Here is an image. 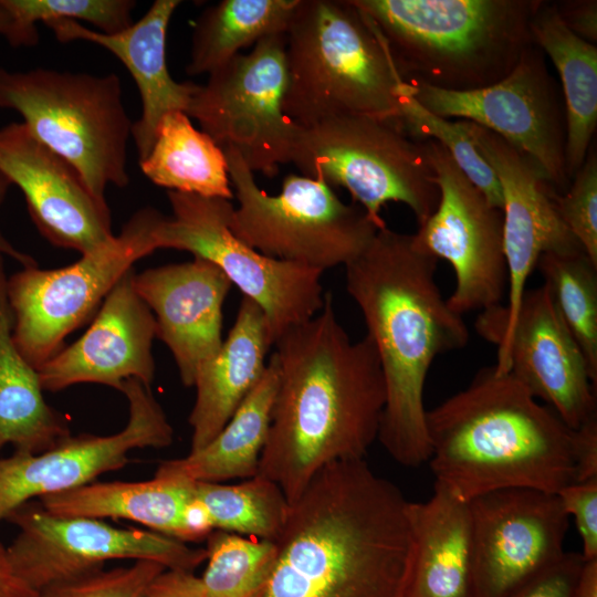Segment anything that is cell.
<instances>
[{"label":"cell","instance_id":"cell-40","mask_svg":"<svg viewBox=\"0 0 597 597\" xmlns=\"http://www.w3.org/2000/svg\"><path fill=\"white\" fill-rule=\"evenodd\" d=\"M584 562L580 553L565 552L507 597H573Z\"/></svg>","mask_w":597,"mask_h":597},{"label":"cell","instance_id":"cell-37","mask_svg":"<svg viewBox=\"0 0 597 597\" xmlns=\"http://www.w3.org/2000/svg\"><path fill=\"white\" fill-rule=\"evenodd\" d=\"M556 210L584 252L597 264V153L595 144L570 179L553 197Z\"/></svg>","mask_w":597,"mask_h":597},{"label":"cell","instance_id":"cell-28","mask_svg":"<svg viewBox=\"0 0 597 597\" xmlns=\"http://www.w3.org/2000/svg\"><path fill=\"white\" fill-rule=\"evenodd\" d=\"M530 31L533 43L548 55L559 75L566 117V169L572 179L583 165L597 128V45L575 35L551 1L542 0Z\"/></svg>","mask_w":597,"mask_h":597},{"label":"cell","instance_id":"cell-27","mask_svg":"<svg viewBox=\"0 0 597 597\" xmlns=\"http://www.w3.org/2000/svg\"><path fill=\"white\" fill-rule=\"evenodd\" d=\"M279 386L274 354L265 370L221 431L205 447L180 459L163 461L156 478L212 482L258 474Z\"/></svg>","mask_w":597,"mask_h":597},{"label":"cell","instance_id":"cell-12","mask_svg":"<svg viewBox=\"0 0 597 597\" xmlns=\"http://www.w3.org/2000/svg\"><path fill=\"white\" fill-rule=\"evenodd\" d=\"M285 33L260 40L209 73L187 115L219 146L232 145L254 172L274 177L291 163L300 126L284 112Z\"/></svg>","mask_w":597,"mask_h":597},{"label":"cell","instance_id":"cell-38","mask_svg":"<svg viewBox=\"0 0 597 597\" xmlns=\"http://www.w3.org/2000/svg\"><path fill=\"white\" fill-rule=\"evenodd\" d=\"M166 567L135 561L128 567L100 569L38 591L36 597H140L148 583Z\"/></svg>","mask_w":597,"mask_h":597},{"label":"cell","instance_id":"cell-44","mask_svg":"<svg viewBox=\"0 0 597 597\" xmlns=\"http://www.w3.org/2000/svg\"><path fill=\"white\" fill-rule=\"evenodd\" d=\"M38 591L27 585L12 569L6 547L0 543V597H36Z\"/></svg>","mask_w":597,"mask_h":597},{"label":"cell","instance_id":"cell-13","mask_svg":"<svg viewBox=\"0 0 597 597\" xmlns=\"http://www.w3.org/2000/svg\"><path fill=\"white\" fill-rule=\"evenodd\" d=\"M406 83L430 113L493 132L530 157L557 192L569 186L564 102L536 44L525 48L504 78L486 87L450 91L418 81Z\"/></svg>","mask_w":597,"mask_h":597},{"label":"cell","instance_id":"cell-2","mask_svg":"<svg viewBox=\"0 0 597 597\" xmlns=\"http://www.w3.org/2000/svg\"><path fill=\"white\" fill-rule=\"evenodd\" d=\"M407 503L364 459L327 464L290 505L265 597H401Z\"/></svg>","mask_w":597,"mask_h":597},{"label":"cell","instance_id":"cell-3","mask_svg":"<svg viewBox=\"0 0 597 597\" xmlns=\"http://www.w3.org/2000/svg\"><path fill=\"white\" fill-rule=\"evenodd\" d=\"M438 260L415 235L380 228L345 265L346 290L362 312L380 362L386 402L378 440L398 463L430 458L425 385L434 359L463 348L469 329L441 295Z\"/></svg>","mask_w":597,"mask_h":597},{"label":"cell","instance_id":"cell-24","mask_svg":"<svg viewBox=\"0 0 597 597\" xmlns=\"http://www.w3.org/2000/svg\"><path fill=\"white\" fill-rule=\"evenodd\" d=\"M38 501L53 515L125 519L184 543L207 540L214 531L195 482L186 480L91 482Z\"/></svg>","mask_w":597,"mask_h":597},{"label":"cell","instance_id":"cell-20","mask_svg":"<svg viewBox=\"0 0 597 597\" xmlns=\"http://www.w3.org/2000/svg\"><path fill=\"white\" fill-rule=\"evenodd\" d=\"M0 172L20 188L32 221L53 245L85 254L114 237L106 201L23 123L0 128Z\"/></svg>","mask_w":597,"mask_h":597},{"label":"cell","instance_id":"cell-34","mask_svg":"<svg viewBox=\"0 0 597 597\" xmlns=\"http://www.w3.org/2000/svg\"><path fill=\"white\" fill-rule=\"evenodd\" d=\"M206 597H265L276 544L223 531L207 537Z\"/></svg>","mask_w":597,"mask_h":597},{"label":"cell","instance_id":"cell-43","mask_svg":"<svg viewBox=\"0 0 597 597\" xmlns=\"http://www.w3.org/2000/svg\"><path fill=\"white\" fill-rule=\"evenodd\" d=\"M575 431V481L597 479V417ZM573 482V483H574Z\"/></svg>","mask_w":597,"mask_h":597},{"label":"cell","instance_id":"cell-1","mask_svg":"<svg viewBox=\"0 0 597 597\" xmlns=\"http://www.w3.org/2000/svg\"><path fill=\"white\" fill-rule=\"evenodd\" d=\"M274 346L279 386L256 475L292 505L327 464L364 459L378 438L386 387L373 341L349 338L331 293Z\"/></svg>","mask_w":597,"mask_h":597},{"label":"cell","instance_id":"cell-25","mask_svg":"<svg viewBox=\"0 0 597 597\" xmlns=\"http://www.w3.org/2000/svg\"><path fill=\"white\" fill-rule=\"evenodd\" d=\"M410 547L401 597H472L469 502L434 484L425 502L407 503Z\"/></svg>","mask_w":597,"mask_h":597},{"label":"cell","instance_id":"cell-16","mask_svg":"<svg viewBox=\"0 0 597 597\" xmlns=\"http://www.w3.org/2000/svg\"><path fill=\"white\" fill-rule=\"evenodd\" d=\"M465 122L478 150L499 179L503 199L507 302L481 312L475 321L476 332L491 343L513 322L540 256L583 249L562 221L553 200L556 190L537 165L499 135Z\"/></svg>","mask_w":597,"mask_h":597},{"label":"cell","instance_id":"cell-11","mask_svg":"<svg viewBox=\"0 0 597 597\" xmlns=\"http://www.w3.org/2000/svg\"><path fill=\"white\" fill-rule=\"evenodd\" d=\"M171 217L158 223V249L188 251L218 266L232 285L263 311L272 345L323 307V272L266 256L231 231L230 200L167 191Z\"/></svg>","mask_w":597,"mask_h":597},{"label":"cell","instance_id":"cell-19","mask_svg":"<svg viewBox=\"0 0 597 597\" xmlns=\"http://www.w3.org/2000/svg\"><path fill=\"white\" fill-rule=\"evenodd\" d=\"M491 343L495 370L511 374L568 428L597 417V383L544 283L525 291L513 322Z\"/></svg>","mask_w":597,"mask_h":597},{"label":"cell","instance_id":"cell-9","mask_svg":"<svg viewBox=\"0 0 597 597\" xmlns=\"http://www.w3.org/2000/svg\"><path fill=\"white\" fill-rule=\"evenodd\" d=\"M222 149L238 200L230 229L266 256L324 272L352 262L384 228L357 203L343 202L327 184L303 175L289 174L281 191L270 196L235 147Z\"/></svg>","mask_w":597,"mask_h":597},{"label":"cell","instance_id":"cell-36","mask_svg":"<svg viewBox=\"0 0 597 597\" xmlns=\"http://www.w3.org/2000/svg\"><path fill=\"white\" fill-rule=\"evenodd\" d=\"M13 20L12 46L38 43L35 23L66 19L90 22L102 33L112 34L133 23L136 7L130 0H1Z\"/></svg>","mask_w":597,"mask_h":597},{"label":"cell","instance_id":"cell-17","mask_svg":"<svg viewBox=\"0 0 597 597\" xmlns=\"http://www.w3.org/2000/svg\"><path fill=\"white\" fill-rule=\"evenodd\" d=\"M469 506L472 597H507L565 553L569 517L557 493L498 490Z\"/></svg>","mask_w":597,"mask_h":597},{"label":"cell","instance_id":"cell-30","mask_svg":"<svg viewBox=\"0 0 597 597\" xmlns=\"http://www.w3.org/2000/svg\"><path fill=\"white\" fill-rule=\"evenodd\" d=\"M139 165L151 182L168 190L228 200L234 197L222 147L196 129L184 112L163 116Z\"/></svg>","mask_w":597,"mask_h":597},{"label":"cell","instance_id":"cell-29","mask_svg":"<svg viewBox=\"0 0 597 597\" xmlns=\"http://www.w3.org/2000/svg\"><path fill=\"white\" fill-rule=\"evenodd\" d=\"M0 255V449L38 454L71 436L66 418L48 405L38 370L12 339V313Z\"/></svg>","mask_w":597,"mask_h":597},{"label":"cell","instance_id":"cell-31","mask_svg":"<svg viewBox=\"0 0 597 597\" xmlns=\"http://www.w3.org/2000/svg\"><path fill=\"white\" fill-rule=\"evenodd\" d=\"M300 0H222L198 17L191 35L189 75L211 73L242 49L285 33Z\"/></svg>","mask_w":597,"mask_h":597},{"label":"cell","instance_id":"cell-18","mask_svg":"<svg viewBox=\"0 0 597 597\" xmlns=\"http://www.w3.org/2000/svg\"><path fill=\"white\" fill-rule=\"evenodd\" d=\"M122 392L129 417L119 432L70 436L38 454L14 452L0 458V522L29 501L76 489L102 473L122 469L134 449L171 444L172 427L148 386L132 378Z\"/></svg>","mask_w":597,"mask_h":597},{"label":"cell","instance_id":"cell-47","mask_svg":"<svg viewBox=\"0 0 597 597\" xmlns=\"http://www.w3.org/2000/svg\"><path fill=\"white\" fill-rule=\"evenodd\" d=\"M0 35L4 36L9 43L13 35L12 17L1 0H0Z\"/></svg>","mask_w":597,"mask_h":597},{"label":"cell","instance_id":"cell-41","mask_svg":"<svg viewBox=\"0 0 597 597\" xmlns=\"http://www.w3.org/2000/svg\"><path fill=\"white\" fill-rule=\"evenodd\" d=\"M140 597H206L201 577L191 570L165 568L145 587Z\"/></svg>","mask_w":597,"mask_h":597},{"label":"cell","instance_id":"cell-45","mask_svg":"<svg viewBox=\"0 0 597 597\" xmlns=\"http://www.w3.org/2000/svg\"><path fill=\"white\" fill-rule=\"evenodd\" d=\"M11 182L0 172V206L3 202ZM0 255H8L23 265V268L38 266L35 260L18 249H15L2 234L0 230Z\"/></svg>","mask_w":597,"mask_h":597},{"label":"cell","instance_id":"cell-33","mask_svg":"<svg viewBox=\"0 0 597 597\" xmlns=\"http://www.w3.org/2000/svg\"><path fill=\"white\" fill-rule=\"evenodd\" d=\"M536 269L597 383V264L575 250L544 253Z\"/></svg>","mask_w":597,"mask_h":597},{"label":"cell","instance_id":"cell-23","mask_svg":"<svg viewBox=\"0 0 597 597\" xmlns=\"http://www.w3.org/2000/svg\"><path fill=\"white\" fill-rule=\"evenodd\" d=\"M180 3L179 0H156L137 22L112 34L66 19L44 23L60 42L95 43L113 53L128 70L142 98V115L132 130L139 160L148 155L163 116L174 111L187 113L199 88V84L192 82L175 81L168 71L167 30Z\"/></svg>","mask_w":597,"mask_h":597},{"label":"cell","instance_id":"cell-46","mask_svg":"<svg viewBox=\"0 0 597 597\" xmlns=\"http://www.w3.org/2000/svg\"><path fill=\"white\" fill-rule=\"evenodd\" d=\"M573 597H597V559L584 562Z\"/></svg>","mask_w":597,"mask_h":597},{"label":"cell","instance_id":"cell-42","mask_svg":"<svg viewBox=\"0 0 597 597\" xmlns=\"http://www.w3.org/2000/svg\"><path fill=\"white\" fill-rule=\"evenodd\" d=\"M562 22L578 38L596 45L597 1L562 0L551 2Z\"/></svg>","mask_w":597,"mask_h":597},{"label":"cell","instance_id":"cell-7","mask_svg":"<svg viewBox=\"0 0 597 597\" xmlns=\"http://www.w3.org/2000/svg\"><path fill=\"white\" fill-rule=\"evenodd\" d=\"M0 107L19 113L40 142L78 170L97 199L105 201L108 185H128L134 123L115 73L0 67Z\"/></svg>","mask_w":597,"mask_h":597},{"label":"cell","instance_id":"cell-6","mask_svg":"<svg viewBox=\"0 0 597 597\" xmlns=\"http://www.w3.org/2000/svg\"><path fill=\"white\" fill-rule=\"evenodd\" d=\"M283 108L298 126L364 115L398 121L404 81L352 0H300L285 31Z\"/></svg>","mask_w":597,"mask_h":597},{"label":"cell","instance_id":"cell-21","mask_svg":"<svg viewBox=\"0 0 597 597\" xmlns=\"http://www.w3.org/2000/svg\"><path fill=\"white\" fill-rule=\"evenodd\" d=\"M133 269L111 290L88 329L36 370L43 390L57 391L81 383L117 390L135 378L154 379L151 354L156 320L134 286Z\"/></svg>","mask_w":597,"mask_h":597},{"label":"cell","instance_id":"cell-26","mask_svg":"<svg viewBox=\"0 0 597 597\" xmlns=\"http://www.w3.org/2000/svg\"><path fill=\"white\" fill-rule=\"evenodd\" d=\"M272 346L263 311L243 296L228 337L196 376V400L189 416L190 451L209 443L230 420L261 379Z\"/></svg>","mask_w":597,"mask_h":597},{"label":"cell","instance_id":"cell-14","mask_svg":"<svg viewBox=\"0 0 597 597\" xmlns=\"http://www.w3.org/2000/svg\"><path fill=\"white\" fill-rule=\"evenodd\" d=\"M6 520L19 528L6 547L9 563L35 591L103 569L112 559L154 561L191 572L207 559L206 548H191L153 531L115 527L101 519L53 515L33 500Z\"/></svg>","mask_w":597,"mask_h":597},{"label":"cell","instance_id":"cell-5","mask_svg":"<svg viewBox=\"0 0 597 597\" xmlns=\"http://www.w3.org/2000/svg\"><path fill=\"white\" fill-rule=\"evenodd\" d=\"M404 82L471 91L504 78L532 41L542 0H352Z\"/></svg>","mask_w":597,"mask_h":597},{"label":"cell","instance_id":"cell-4","mask_svg":"<svg viewBox=\"0 0 597 597\" xmlns=\"http://www.w3.org/2000/svg\"><path fill=\"white\" fill-rule=\"evenodd\" d=\"M434 484L462 501L498 490L557 493L575 481V431L494 366L426 412Z\"/></svg>","mask_w":597,"mask_h":597},{"label":"cell","instance_id":"cell-22","mask_svg":"<svg viewBox=\"0 0 597 597\" xmlns=\"http://www.w3.org/2000/svg\"><path fill=\"white\" fill-rule=\"evenodd\" d=\"M134 286L155 314L156 337L171 352L181 383L193 386L223 342L222 307L232 283L213 263L193 256L135 273Z\"/></svg>","mask_w":597,"mask_h":597},{"label":"cell","instance_id":"cell-35","mask_svg":"<svg viewBox=\"0 0 597 597\" xmlns=\"http://www.w3.org/2000/svg\"><path fill=\"white\" fill-rule=\"evenodd\" d=\"M398 122L411 138L434 140L448 151L464 176L495 207L502 210L499 179L478 150L462 119H449L427 111L410 93L406 82L401 87Z\"/></svg>","mask_w":597,"mask_h":597},{"label":"cell","instance_id":"cell-10","mask_svg":"<svg viewBox=\"0 0 597 597\" xmlns=\"http://www.w3.org/2000/svg\"><path fill=\"white\" fill-rule=\"evenodd\" d=\"M157 209L136 211L122 232L60 269L23 268L7 280L12 339L35 369L64 347L74 329L95 316L115 284L133 264L158 249Z\"/></svg>","mask_w":597,"mask_h":597},{"label":"cell","instance_id":"cell-15","mask_svg":"<svg viewBox=\"0 0 597 597\" xmlns=\"http://www.w3.org/2000/svg\"><path fill=\"white\" fill-rule=\"evenodd\" d=\"M439 201L413 233L418 245L454 272L449 307L463 315L499 305L507 290L503 213L464 176L443 146L423 140Z\"/></svg>","mask_w":597,"mask_h":597},{"label":"cell","instance_id":"cell-39","mask_svg":"<svg viewBox=\"0 0 597 597\" xmlns=\"http://www.w3.org/2000/svg\"><path fill=\"white\" fill-rule=\"evenodd\" d=\"M580 536L584 561L597 559V479L574 482L557 492Z\"/></svg>","mask_w":597,"mask_h":597},{"label":"cell","instance_id":"cell-32","mask_svg":"<svg viewBox=\"0 0 597 597\" xmlns=\"http://www.w3.org/2000/svg\"><path fill=\"white\" fill-rule=\"evenodd\" d=\"M195 493L214 531L275 542L290 503L273 481L255 475L237 484L195 482Z\"/></svg>","mask_w":597,"mask_h":597},{"label":"cell","instance_id":"cell-8","mask_svg":"<svg viewBox=\"0 0 597 597\" xmlns=\"http://www.w3.org/2000/svg\"><path fill=\"white\" fill-rule=\"evenodd\" d=\"M291 163L303 176L346 189L379 227L388 202L406 205L419 226L439 201L423 140L395 119L345 115L300 126Z\"/></svg>","mask_w":597,"mask_h":597}]
</instances>
